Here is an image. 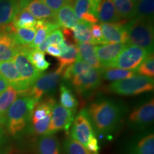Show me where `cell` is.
<instances>
[{"label":"cell","mask_w":154,"mask_h":154,"mask_svg":"<svg viewBox=\"0 0 154 154\" xmlns=\"http://www.w3.org/2000/svg\"><path fill=\"white\" fill-rule=\"evenodd\" d=\"M113 2L121 19L128 20L135 18L136 3L132 0H113Z\"/></svg>","instance_id":"obj_30"},{"label":"cell","mask_w":154,"mask_h":154,"mask_svg":"<svg viewBox=\"0 0 154 154\" xmlns=\"http://www.w3.org/2000/svg\"><path fill=\"white\" fill-rule=\"evenodd\" d=\"M36 33L35 37L32 43L29 46L30 48H36L37 46L44 42L47 36L56 29H58L60 26L58 23L49 22V21L38 20L35 25Z\"/></svg>","instance_id":"obj_21"},{"label":"cell","mask_w":154,"mask_h":154,"mask_svg":"<svg viewBox=\"0 0 154 154\" xmlns=\"http://www.w3.org/2000/svg\"><path fill=\"white\" fill-rule=\"evenodd\" d=\"M76 111L66 109L56 103L51 110V122L47 134H54L59 131H69L74 121Z\"/></svg>","instance_id":"obj_10"},{"label":"cell","mask_w":154,"mask_h":154,"mask_svg":"<svg viewBox=\"0 0 154 154\" xmlns=\"http://www.w3.org/2000/svg\"><path fill=\"white\" fill-rule=\"evenodd\" d=\"M46 52H47L48 54L57 58H59L61 55L60 49H59L57 46L56 45L48 46L47 49H46Z\"/></svg>","instance_id":"obj_39"},{"label":"cell","mask_w":154,"mask_h":154,"mask_svg":"<svg viewBox=\"0 0 154 154\" xmlns=\"http://www.w3.org/2000/svg\"><path fill=\"white\" fill-rule=\"evenodd\" d=\"M133 2H134V3H137V2H138L139 1H140V0H132Z\"/></svg>","instance_id":"obj_44"},{"label":"cell","mask_w":154,"mask_h":154,"mask_svg":"<svg viewBox=\"0 0 154 154\" xmlns=\"http://www.w3.org/2000/svg\"><path fill=\"white\" fill-rule=\"evenodd\" d=\"M126 44L106 43L96 47V53L102 68H112Z\"/></svg>","instance_id":"obj_14"},{"label":"cell","mask_w":154,"mask_h":154,"mask_svg":"<svg viewBox=\"0 0 154 154\" xmlns=\"http://www.w3.org/2000/svg\"><path fill=\"white\" fill-rule=\"evenodd\" d=\"M154 0H140L136 4L135 18L145 17L150 19L153 18Z\"/></svg>","instance_id":"obj_33"},{"label":"cell","mask_w":154,"mask_h":154,"mask_svg":"<svg viewBox=\"0 0 154 154\" xmlns=\"http://www.w3.org/2000/svg\"><path fill=\"white\" fill-rule=\"evenodd\" d=\"M91 32L92 38H93V44H106L104 40H103V34H102V31L100 24H92Z\"/></svg>","instance_id":"obj_37"},{"label":"cell","mask_w":154,"mask_h":154,"mask_svg":"<svg viewBox=\"0 0 154 154\" xmlns=\"http://www.w3.org/2000/svg\"><path fill=\"white\" fill-rule=\"evenodd\" d=\"M36 19L25 9H19L11 24L15 29L34 27Z\"/></svg>","instance_id":"obj_31"},{"label":"cell","mask_w":154,"mask_h":154,"mask_svg":"<svg viewBox=\"0 0 154 154\" xmlns=\"http://www.w3.org/2000/svg\"><path fill=\"white\" fill-rule=\"evenodd\" d=\"M136 72L141 76L153 79L154 76V57L153 53L149 54L143 62L138 67Z\"/></svg>","instance_id":"obj_36"},{"label":"cell","mask_w":154,"mask_h":154,"mask_svg":"<svg viewBox=\"0 0 154 154\" xmlns=\"http://www.w3.org/2000/svg\"><path fill=\"white\" fill-rule=\"evenodd\" d=\"M60 104L66 109L76 111V108L78 107L79 102L76 98L71 89L64 84H61L60 86Z\"/></svg>","instance_id":"obj_32"},{"label":"cell","mask_w":154,"mask_h":154,"mask_svg":"<svg viewBox=\"0 0 154 154\" xmlns=\"http://www.w3.org/2000/svg\"><path fill=\"white\" fill-rule=\"evenodd\" d=\"M25 48L26 47H20L14 57V62L21 76L23 86L27 91L42 72L36 70L29 60Z\"/></svg>","instance_id":"obj_8"},{"label":"cell","mask_w":154,"mask_h":154,"mask_svg":"<svg viewBox=\"0 0 154 154\" xmlns=\"http://www.w3.org/2000/svg\"><path fill=\"white\" fill-rule=\"evenodd\" d=\"M19 96L20 92L10 85L0 95V116L2 119V124L7 110Z\"/></svg>","instance_id":"obj_25"},{"label":"cell","mask_w":154,"mask_h":154,"mask_svg":"<svg viewBox=\"0 0 154 154\" xmlns=\"http://www.w3.org/2000/svg\"><path fill=\"white\" fill-rule=\"evenodd\" d=\"M37 102L30 96L21 95L10 106L5 116L3 124L11 136H16L24 129L30 121L34 106Z\"/></svg>","instance_id":"obj_3"},{"label":"cell","mask_w":154,"mask_h":154,"mask_svg":"<svg viewBox=\"0 0 154 154\" xmlns=\"http://www.w3.org/2000/svg\"><path fill=\"white\" fill-rule=\"evenodd\" d=\"M56 17L59 26L63 29L72 30L79 22L75 14L74 9L70 5H66L63 6L56 13Z\"/></svg>","instance_id":"obj_22"},{"label":"cell","mask_w":154,"mask_h":154,"mask_svg":"<svg viewBox=\"0 0 154 154\" xmlns=\"http://www.w3.org/2000/svg\"><path fill=\"white\" fill-rule=\"evenodd\" d=\"M9 86V83L7 82V80H5L2 76H0V95L5 91L7 88Z\"/></svg>","instance_id":"obj_40"},{"label":"cell","mask_w":154,"mask_h":154,"mask_svg":"<svg viewBox=\"0 0 154 154\" xmlns=\"http://www.w3.org/2000/svg\"><path fill=\"white\" fill-rule=\"evenodd\" d=\"M19 10V0H0V31L11 24Z\"/></svg>","instance_id":"obj_18"},{"label":"cell","mask_w":154,"mask_h":154,"mask_svg":"<svg viewBox=\"0 0 154 154\" xmlns=\"http://www.w3.org/2000/svg\"><path fill=\"white\" fill-rule=\"evenodd\" d=\"M96 17L102 23H116L123 20L117 12L113 0H101L96 11Z\"/></svg>","instance_id":"obj_17"},{"label":"cell","mask_w":154,"mask_h":154,"mask_svg":"<svg viewBox=\"0 0 154 154\" xmlns=\"http://www.w3.org/2000/svg\"><path fill=\"white\" fill-rule=\"evenodd\" d=\"M64 1H65V4H66V5H70L72 7V5H74V4L76 0H64Z\"/></svg>","instance_id":"obj_43"},{"label":"cell","mask_w":154,"mask_h":154,"mask_svg":"<svg viewBox=\"0 0 154 154\" xmlns=\"http://www.w3.org/2000/svg\"><path fill=\"white\" fill-rule=\"evenodd\" d=\"M131 154H154V135H146L136 141L131 149Z\"/></svg>","instance_id":"obj_26"},{"label":"cell","mask_w":154,"mask_h":154,"mask_svg":"<svg viewBox=\"0 0 154 154\" xmlns=\"http://www.w3.org/2000/svg\"><path fill=\"white\" fill-rule=\"evenodd\" d=\"M38 154H61L60 144L54 134L39 136L36 143Z\"/></svg>","instance_id":"obj_20"},{"label":"cell","mask_w":154,"mask_h":154,"mask_svg":"<svg viewBox=\"0 0 154 154\" xmlns=\"http://www.w3.org/2000/svg\"><path fill=\"white\" fill-rule=\"evenodd\" d=\"M103 78L107 81H120L131 77L137 74L136 71L126 70V69L119 68H103L101 71Z\"/></svg>","instance_id":"obj_28"},{"label":"cell","mask_w":154,"mask_h":154,"mask_svg":"<svg viewBox=\"0 0 154 154\" xmlns=\"http://www.w3.org/2000/svg\"><path fill=\"white\" fill-rule=\"evenodd\" d=\"M63 148L65 154H92L85 146L72 138L65 140Z\"/></svg>","instance_id":"obj_35"},{"label":"cell","mask_w":154,"mask_h":154,"mask_svg":"<svg viewBox=\"0 0 154 154\" xmlns=\"http://www.w3.org/2000/svg\"><path fill=\"white\" fill-rule=\"evenodd\" d=\"M71 135V138L79 142L85 147L88 142L95 137L93 126L86 109L81 111L74 119Z\"/></svg>","instance_id":"obj_9"},{"label":"cell","mask_w":154,"mask_h":154,"mask_svg":"<svg viewBox=\"0 0 154 154\" xmlns=\"http://www.w3.org/2000/svg\"><path fill=\"white\" fill-rule=\"evenodd\" d=\"M59 65L57 71L61 73L66 67L72 66L79 59V51L76 44H69V48L67 51L59 58H57Z\"/></svg>","instance_id":"obj_27"},{"label":"cell","mask_w":154,"mask_h":154,"mask_svg":"<svg viewBox=\"0 0 154 154\" xmlns=\"http://www.w3.org/2000/svg\"><path fill=\"white\" fill-rule=\"evenodd\" d=\"M2 125V117L0 116V125Z\"/></svg>","instance_id":"obj_45"},{"label":"cell","mask_w":154,"mask_h":154,"mask_svg":"<svg viewBox=\"0 0 154 154\" xmlns=\"http://www.w3.org/2000/svg\"><path fill=\"white\" fill-rule=\"evenodd\" d=\"M149 54L141 47L132 44H126L119 54L112 68L136 70Z\"/></svg>","instance_id":"obj_7"},{"label":"cell","mask_w":154,"mask_h":154,"mask_svg":"<svg viewBox=\"0 0 154 154\" xmlns=\"http://www.w3.org/2000/svg\"><path fill=\"white\" fill-rule=\"evenodd\" d=\"M91 24L88 22L79 21L78 24L72 29L73 39L76 44L91 43L93 44V38L91 35Z\"/></svg>","instance_id":"obj_24"},{"label":"cell","mask_w":154,"mask_h":154,"mask_svg":"<svg viewBox=\"0 0 154 154\" xmlns=\"http://www.w3.org/2000/svg\"><path fill=\"white\" fill-rule=\"evenodd\" d=\"M25 9L35 19L57 22L56 13L40 0H19V9Z\"/></svg>","instance_id":"obj_13"},{"label":"cell","mask_w":154,"mask_h":154,"mask_svg":"<svg viewBox=\"0 0 154 154\" xmlns=\"http://www.w3.org/2000/svg\"><path fill=\"white\" fill-rule=\"evenodd\" d=\"M128 21L123 19L116 23H101L100 24L106 43H128V33L126 24Z\"/></svg>","instance_id":"obj_12"},{"label":"cell","mask_w":154,"mask_h":154,"mask_svg":"<svg viewBox=\"0 0 154 154\" xmlns=\"http://www.w3.org/2000/svg\"><path fill=\"white\" fill-rule=\"evenodd\" d=\"M36 29L32 28H18L13 32L14 39L17 44L20 47H29L35 37Z\"/></svg>","instance_id":"obj_29"},{"label":"cell","mask_w":154,"mask_h":154,"mask_svg":"<svg viewBox=\"0 0 154 154\" xmlns=\"http://www.w3.org/2000/svg\"><path fill=\"white\" fill-rule=\"evenodd\" d=\"M87 113L93 128L101 134H108L114 131L123 115L121 108L110 100L91 103Z\"/></svg>","instance_id":"obj_1"},{"label":"cell","mask_w":154,"mask_h":154,"mask_svg":"<svg viewBox=\"0 0 154 154\" xmlns=\"http://www.w3.org/2000/svg\"><path fill=\"white\" fill-rule=\"evenodd\" d=\"M74 10L79 21L94 24L98 22V19L93 14L89 0H76L74 4Z\"/></svg>","instance_id":"obj_23"},{"label":"cell","mask_w":154,"mask_h":154,"mask_svg":"<svg viewBox=\"0 0 154 154\" xmlns=\"http://www.w3.org/2000/svg\"><path fill=\"white\" fill-rule=\"evenodd\" d=\"M0 76L7 81L9 84L24 95L26 91L23 86L21 76L13 60L0 62Z\"/></svg>","instance_id":"obj_16"},{"label":"cell","mask_w":154,"mask_h":154,"mask_svg":"<svg viewBox=\"0 0 154 154\" xmlns=\"http://www.w3.org/2000/svg\"><path fill=\"white\" fill-rule=\"evenodd\" d=\"M64 39V36L62 31H61L59 29L53 31L51 33H50L46 39L44 40V42H42L41 44L37 46L34 49H37L38 51H41V52H46V49L48 46L49 45H56L58 46L61 42L63 41Z\"/></svg>","instance_id":"obj_34"},{"label":"cell","mask_w":154,"mask_h":154,"mask_svg":"<svg viewBox=\"0 0 154 154\" xmlns=\"http://www.w3.org/2000/svg\"><path fill=\"white\" fill-rule=\"evenodd\" d=\"M154 119V101L143 103L140 106L135 109L128 117L130 126L134 128L141 129L151 125Z\"/></svg>","instance_id":"obj_11"},{"label":"cell","mask_w":154,"mask_h":154,"mask_svg":"<svg viewBox=\"0 0 154 154\" xmlns=\"http://www.w3.org/2000/svg\"><path fill=\"white\" fill-rule=\"evenodd\" d=\"M128 44L145 49L149 54L153 53L154 31L153 19L136 17L126 24Z\"/></svg>","instance_id":"obj_4"},{"label":"cell","mask_w":154,"mask_h":154,"mask_svg":"<svg viewBox=\"0 0 154 154\" xmlns=\"http://www.w3.org/2000/svg\"><path fill=\"white\" fill-rule=\"evenodd\" d=\"M90 3H91V10L93 14L96 17V11H97L98 6H99V4L101 0H89ZM97 18V17H96Z\"/></svg>","instance_id":"obj_41"},{"label":"cell","mask_w":154,"mask_h":154,"mask_svg":"<svg viewBox=\"0 0 154 154\" xmlns=\"http://www.w3.org/2000/svg\"><path fill=\"white\" fill-rule=\"evenodd\" d=\"M101 72L82 60H77L61 73L63 80L71 81L76 91L80 95H88L101 84Z\"/></svg>","instance_id":"obj_2"},{"label":"cell","mask_w":154,"mask_h":154,"mask_svg":"<svg viewBox=\"0 0 154 154\" xmlns=\"http://www.w3.org/2000/svg\"><path fill=\"white\" fill-rule=\"evenodd\" d=\"M20 47L15 41L13 32H0V62L12 60Z\"/></svg>","instance_id":"obj_15"},{"label":"cell","mask_w":154,"mask_h":154,"mask_svg":"<svg viewBox=\"0 0 154 154\" xmlns=\"http://www.w3.org/2000/svg\"><path fill=\"white\" fill-rule=\"evenodd\" d=\"M60 80L61 74L57 70L42 73L25 95L30 96L36 102H38L44 95H48L54 91Z\"/></svg>","instance_id":"obj_6"},{"label":"cell","mask_w":154,"mask_h":154,"mask_svg":"<svg viewBox=\"0 0 154 154\" xmlns=\"http://www.w3.org/2000/svg\"><path fill=\"white\" fill-rule=\"evenodd\" d=\"M79 51V59L101 72L102 66L96 53V47L91 43H78L76 44Z\"/></svg>","instance_id":"obj_19"},{"label":"cell","mask_w":154,"mask_h":154,"mask_svg":"<svg viewBox=\"0 0 154 154\" xmlns=\"http://www.w3.org/2000/svg\"><path fill=\"white\" fill-rule=\"evenodd\" d=\"M4 140H5V136H4V131L2 128L1 125H0V148L2 147L4 143Z\"/></svg>","instance_id":"obj_42"},{"label":"cell","mask_w":154,"mask_h":154,"mask_svg":"<svg viewBox=\"0 0 154 154\" xmlns=\"http://www.w3.org/2000/svg\"><path fill=\"white\" fill-rule=\"evenodd\" d=\"M55 13L65 5L64 0H40Z\"/></svg>","instance_id":"obj_38"},{"label":"cell","mask_w":154,"mask_h":154,"mask_svg":"<svg viewBox=\"0 0 154 154\" xmlns=\"http://www.w3.org/2000/svg\"><path fill=\"white\" fill-rule=\"evenodd\" d=\"M153 79L136 74L131 78L111 83L106 90L109 93L123 96H136L153 91Z\"/></svg>","instance_id":"obj_5"}]
</instances>
